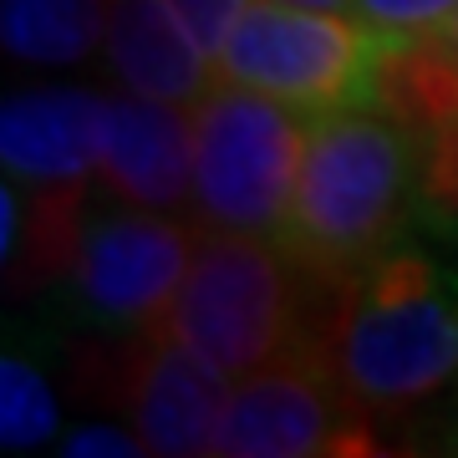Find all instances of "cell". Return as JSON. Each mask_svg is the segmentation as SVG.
I'll list each match as a JSON object with an SVG mask.
<instances>
[{"mask_svg": "<svg viewBox=\"0 0 458 458\" xmlns=\"http://www.w3.org/2000/svg\"><path fill=\"white\" fill-rule=\"evenodd\" d=\"M316 357L367 412H408L458 387V250L412 229L321 301Z\"/></svg>", "mask_w": 458, "mask_h": 458, "instance_id": "1", "label": "cell"}, {"mask_svg": "<svg viewBox=\"0 0 458 458\" xmlns=\"http://www.w3.org/2000/svg\"><path fill=\"white\" fill-rule=\"evenodd\" d=\"M412 229H428V183L408 123L382 102L311 113L276 240L316 291L331 295Z\"/></svg>", "mask_w": 458, "mask_h": 458, "instance_id": "2", "label": "cell"}, {"mask_svg": "<svg viewBox=\"0 0 458 458\" xmlns=\"http://www.w3.org/2000/svg\"><path fill=\"white\" fill-rule=\"evenodd\" d=\"M321 301L327 295L276 234L199 229L194 260L168 301L164 327L229 377H245L311 352Z\"/></svg>", "mask_w": 458, "mask_h": 458, "instance_id": "3", "label": "cell"}, {"mask_svg": "<svg viewBox=\"0 0 458 458\" xmlns=\"http://www.w3.org/2000/svg\"><path fill=\"white\" fill-rule=\"evenodd\" d=\"M199 229V219L189 225L174 209H138L92 194L62 276L47 285L51 327L92 342H123L158 327L194 260Z\"/></svg>", "mask_w": 458, "mask_h": 458, "instance_id": "4", "label": "cell"}, {"mask_svg": "<svg viewBox=\"0 0 458 458\" xmlns=\"http://www.w3.org/2000/svg\"><path fill=\"white\" fill-rule=\"evenodd\" d=\"M397 36L352 11H311L291 0H250L219 47V77L291 102L301 113L382 102Z\"/></svg>", "mask_w": 458, "mask_h": 458, "instance_id": "5", "label": "cell"}, {"mask_svg": "<svg viewBox=\"0 0 458 458\" xmlns=\"http://www.w3.org/2000/svg\"><path fill=\"white\" fill-rule=\"evenodd\" d=\"M306 123L291 102L219 82L194 102V214L204 229L280 234L301 174Z\"/></svg>", "mask_w": 458, "mask_h": 458, "instance_id": "6", "label": "cell"}, {"mask_svg": "<svg viewBox=\"0 0 458 458\" xmlns=\"http://www.w3.org/2000/svg\"><path fill=\"white\" fill-rule=\"evenodd\" d=\"M229 458H357L382 454L372 412L321 367L316 352L234 377L214 433Z\"/></svg>", "mask_w": 458, "mask_h": 458, "instance_id": "7", "label": "cell"}, {"mask_svg": "<svg viewBox=\"0 0 458 458\" xmlns=\"http://www.w3.org/2000/svg\"><path fill=\"white\" fill-rule=\"evenodd\" d=\"M102 346H107L102 393L143 433L148 454L164 458L214 454V433H219L229 387H234V377L225 367H214L204 352L179 342L164 321Z\"/></svg>", "mask_w": 458, "mask_h": 458, "instance_id": "8", "label": "cell"}, {"mask_svg": "<svg viewBox=\"0 0 458 458\" xmlns=\"http://www.w3.org/2000/svg\"><path fill=\"white\" fill-rule=\"evenodd\" d=\"M107 123V92L92 87H11L0 102V164L5 179L36 194L92 199Z\"/></svg>", "mask_w": 458, "mask_h": 458, "instance_id": "9", "label": "cell"}, {"mask_svg": "<svg viewBox=\"0 0 458 458\" xmlns=\"http://www.w3.org/2000/svg\"><path fill=\"white\" fill-rule=\"evenodd\" d=\"M92 194L174 214L194 204V113L128 87L107 92Z\"/></svg>", "mask_w": 458, "mask_h": 458, "instance_id": "10", "label": "cell"}, {"mask_svg": "<svg viewBox=\"0 0 458 458\" xmlns=\"http://www.w3.org/2000/svg\"><path fill=\"white\" fill-rule=\"evenodd\" d=\"M102 51H107L117 87L158 102L194 107L219 82V62L168 0H107Z\"/></svg>", "mask_w": 458, "mask_h": 458, "instance_id": "11", "label": "cell"}, {"mask_svg": "<svg viewBox=\"0 0 458 458\" xmlns=\"http://www.w3.org/2000/svg\"><path fill=\"white\" fill-rule=\"evenodd\" d=\"M56 352H62V331L41 327L36 316L5 327V357H0V448L5 454H36L62 438V387L51 377Z\"/></svg>", "mask_w": 458, "mask_h": 458, "instance_id": "12", "label": "cell"}, {"mask_svg": "<svg viewBox=\"0 0 458 458\" xmlns=\"http://www.w3.org/2000/svg\"><path fill=\"white\" fill-rule=\"evenodd\" d=\"M107 36V0H0V47L21 66H82Z\"/></svg>", "mask_w": 458, "mask_h": 458, "instance_id": "13", "label": "cell"}, {"mask_svg": "<svg viewBox=\"0 0 458 458\" xmlns=\"http://www.w3.org/2000/svg\"><path fill=\"white\" fill-rule=\"evenodd\" d=\"M352 11L367 26L397 36V41H423V36H438L454 21L458 0H357Z\"/></svg>", "mask_w": 458, "mask_h": 458, "instance_id": "14", "label": "cell"}, {"mask_svg": "<svg viewBox=\"0 0 458 458\" xmlns=\"http://www.w3.org/2000/svg\"><path fill=\"white\" fill-rule=\"evenodd\" d=\"M56 454L66 458H138L148 454L143 433L132 423H77V428H62V438L51 443Z\"/></svg>", "mask_w": 458, "mask_h": 458, "instance_id": "15", "label": "cell"}, {"mask_svg": "<svg viewBox=\"0 0 458 458\" xmlns=\"http://www.w3.org/2000/svg\"><path fill=\"white\" fill-rule=\"evenodd\" d=\"M438 448L458 454V387H454V403H448V412H443V423H438Z\"/></svg>", "mask_w": 458, "mask_h": 458, "instance_id": "16", "label": "cell"}, {"mask_svg": "<svg viewBox=\"0 0 458 458\" xmlns=\"http://www.w3.org/2000/svg\"><path fill=\"white\" fill-rule=\"evenodd\" d=\"M291 5H311V11H352L357 0H291ZM357 16V11H352Z\"/></svg>", "mask_w": 458, "mask_h": 458, "instance_id": "17", "label": "cell"}, {"mask_svg": "<svg viewBox=\"0 0 458 458\" xmlns=\"http://www.w3.org/2000/svg\"><path fill=\"white\" fill-rule=\"evenodd\" d=\"M438 36H443V47H448V51H458V11H454V21H448Z\"/></svg>", "mask_w": 458, "mask_h": 458, "instance_id": "18", "label": "cell"}, {"mask_svg": "<svg viewBox=\"0 0 458 458\" xmlns=\"http://www.w3.org/2000/svg\"><path fill=\"white\" fill-rule=\"evenodd\" d=\"M438 234H443V240H448V245H454V250H458V225H448V229H438Z\"/></svg>", "mask_w": 458, "mask_h": 458, "instance_id": "19", "label": "cell"}]
</instances>
